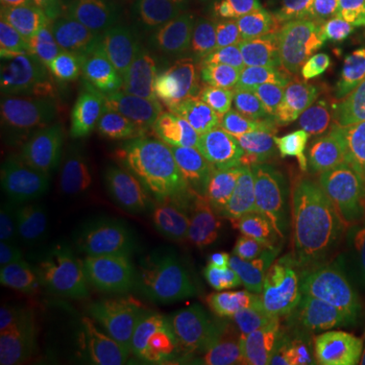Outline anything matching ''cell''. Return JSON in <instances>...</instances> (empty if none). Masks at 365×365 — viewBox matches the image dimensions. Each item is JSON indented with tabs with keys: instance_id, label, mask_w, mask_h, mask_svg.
<instances>
[{
	"instance_id": "484cf974",
	"label": "cell",
	"mask_w": 365,
	"mask_h": 365,
	"mask_svg": "<svg viewBox=\"0 0 365 365\" xmlns=\"http://www.w3.org/2000/svg\"><path fill=\"white\" fill-rule=\"evenodd\" d=\"M2 13H37L49 9H63L66 0H0Z\"/></svg>"
},
{
	"instance_id": "4fadbf2b",
	"label": "cell",
	"mask_w": 365,
	"mask_h": 365,
	"mask_svg": "<svg viewBox=\"0 0 365 365\" xmlns=\"http://www.w3.org/2000/svg\"><path fill=\"white\" fill-rule=\"evenodd\" d=\"M311 189L339 222L365 203V118L351 122L337 138L314 148Z\"/></svg>"
},
{
	"instance_id": "44dd1931",
	"label": "cell",
	"mask_w": 365,
	"mask_h": 365,
	"mask_svg": "<svg viewBox=\"0 0 365 365\" xmlns=\"http://www.w3.org/2000/svg\"><path fill=\"white\" fill-rule=\"evenodd\" d=\"M0 106L2 116L63 106L59 81L9 39L0 41Z\"/></svg>"
},
{
	"instance_id": "5bb4252c",
	"label": "cell",
	"mask_w": 365,
	"mask_h": 365,
	"mask_svg": "<svg viewBox=\"0 0 365 365\" xmlns=\"http://www.w3.org/2000/svg\"><path fill=\"white\" fill-rule=\"evenodd\" d=\"M270 21L294 57H317L364 26L347 0H274Z\"/></svg>"
},
{
	"instance_id": "ba28073f",
	"label": "cell",
	"mask_w": 365,
	"mask_h": 365,
	"mask_svg": "<svg viewBox=\"0 0 365 365\" xmlns=\"http://www.w3.org/2000/svg\"><path fill=\"white\" fill-rule=\"evenodd\" d=\"M209 193L179 167L158 187L143 225L140 268L146 276L179 270L207 225Z\"/></svg>"
},
{
	"instance_id": "8992f818",
	"label": "cell",
	"mask_w": 365,
	"mask_h": 365,
	"mask_svg": "<svg viewBox=\"0 0 365 365\" xmlns=\"http://www.w3.org/2000/svg\"><path fill=\"white\" fill-rule=\"evenodd\" d=\"M170 165L205 189H217L246 175V155L237 148L205 98L203 79L169 112L165 146Z\"/></svg>"
},
{
	"instance_id": "7a4b0ae2",
	"label": "cell",
	"mask_w": 365,
	"mask_h": 365,
	"mask_svg": "<svg viewBox=\"0 0 365 365\" xmlns=\"http://www.w3.org/2000/svg\"><path fill=\"white\" fill-rule=\"evenodd\" d=\"M98 144L66 106L2 116V182L11 191L106 195L110 177Z\"/></svg>"
},
{
	"instance_id": "277c9868",
	"label": "cell",
	"mask_w": 365,
	"mask_h": 365,
	"mask_svg": "<svg viewBox=\"0 0 365 365\" xmlns=\"http://www.w3.org/2000/svg\"><path fill=\"white\" fill-rule=\"evenodd\" d=\"M126 284L124 252L102 250L71 264L45 290L39 313L59 333L100 351L120 327Z\"/></svg>"
},
{
	"instance_id": "9a60e30c",
	"label": "cell",
	"mask_w": 365,
	"mask_h": 365,
	"mask_svg": "<svg viewBox=\"0 0 365 365\" xmlns=\"http://www.w3.org/2000/svg\"><path fill=\"white\" fill-rule=\"evenodd\" d=\"M195 264L203 272L227 280H252L280 274L290 266L260 237L252 235L235 223L213 220L197 240Z\"/></svg>"
},
{
	"instance_id": "d6986e66",
	"label": "cell",
	"mask_w": 365,
	"mask_h": 365,
	"mask_svg": "<svg viewBox=\"0 0 365 365\" xmlns=\"http://www.w3.org/2000/svg\"><path fill=\"white\" fill-rule=\"evenodd\" d=\"M169 112L124 100L98 130L96 138L108 157L118 163H146L165 146Z\"/></svg>"
},
{
	"instance_id": "9c48e42d",
	"label": "cell",
	"mask_w": 365,
	"mask_h": 365,
	"mask_svg": "<svg viewBox=\"0 0 365 365\" xmlns=\"http://www.w3.org/2000/svg\"><path fill=\"white\" fill-rule=\"evenodd\" d=\"M203 91L237 148L248 157L280 98V88L256 55L225 51L203 71Z\"/></svg>"
},
{
	"instance_id": "7c38bea8",
	"label": "cell",
	"mask_w": 365,
	"mask_h": 365,
	"mask_svg": "<svg viewBox=\"0 0 365 365\" xmlns=\"http://www.w3.org/2000/svg\"><path fill=\"white\" fill-rule=\"evenodd\" d=\"M2 39L14 43L55 81H61L102 41L69 6L37 13H2Z\"/></svg>"
},
{
	"instance_id": "5b68a950",
	"label": "cell",
	"mask_w": 365,
	"mask_h": 365,
	"mask_svg": "<svg viewBox=\"0 0 365 365\" xmlns=\"http://www.w3.org/2000/svg\"><path fill=\"white\" fill-rule=\"evenodd\" d=\"M207 193L209 217L244 227L288 262L304 256L327 223L317 199L276 193L248 181L207 189Z\"/></svg>"
},
{
	"instance_id": "603a6c76",
	"label": "cell",
	"mask_w": 365,
	"mask_h": 365,
	"mask_svg": "<svg viewBox=\"0 0 365 365\" xmlns=\"http://www.w3.org/2000/svg\"><path fill=\"white\" fill-rule=\"evenodd\" d=\"M209 365H282L260 341L234 331H217L209 343Z\"/></svg>"
},
{
	"instance_id": "7402d4cb",
	"label": "cell",
	"mask_w": 365,
	"mask_h": 365,
	"mask_svg": "<svg viewBox=\"0 0 365 365\" xmlns=\"http://www.w3.org/2000/svg\"><path fill=\"white\" fill-rule=\"evenodd\" d=\"M63 106L93 134L102 128L118 106L124 102L102 59V47L86 53L59 81Z\"/></svg>"
},
{
	"instance_id": "cb8c5ba5",
	"label": "cell",
	"mask_w": 365,
	"mask_h": 365,
	"mask_svg": "<svg viewBox=\"0 0 365 365\" xmlns=\"http://www.w3.org/2000/svg\"><path fill=\"white\" fill-rule=\"evenodd\" d=\"M66 2L73 13H78L91 26V31L102 43L120 35L126 19L122 0H66Z\"/></svg>"
},
{
	"instance_id": "6da1fadb",
	"label": "cell",
	"mask_w": 365,
	"mask_h": 365,
	"mask_svg": "<svg viewBox=\"0 0 365 365\" xmlns=\"http://www.w3.org/2000/svg\"><path fill=\"white\" fill-rule=\"evenodd\" d=\"M244 317L282 365H365V347L343 297L323 280L268 276L246 294Z\"/></svg>"
},
{
	"instance_id": "2e32d148",
	"label": "cell",
	"mask_w": 365,
	"mask_h": 365,
	"mask_svg": "<svg viewBox=\"0 0 365 365\" xmlns=\"http://www.w3.org/2000/svg\"><path fill=\"white\" fill-rule=\"evenodd\" d=\"M2 365H100V351L59 333L39 311H21L2 331Z\"/></svg>"
},
{
	"instance_id": "8fae6325",
	"label": "cell",
	"mask_w": 365,
	"mask_h": 365,
	"mask_svg": "<svg viewBox=\"0 0 365 365\" xmlns=\"http://www.w3.org/2000/svg\"><path fill=\"white\" fill-rule=\"evenodd\" d=\"M134 29L193 66L213 61L235 39L232 16L211 0H146Z\"/></svg>"
},
{
	"instance_id": "ffe728a7",
	"label": "cell",
	"mask_w": 365,
	"mask_h": 365,
	"mask_svg": "<svg viewBox=\"0 0 365 365\" xmlns=\"http://www.w3.org/2000/svg\"><path fill=\"white\" fill-rule=\"evenodd\" d=\"M319 280L339 292H365V235L345 223H325L304 252Z\"/></svg>"
},
{
	"instance_id": "83f0119b",
	"label": "cell",
	"mask_w": 365,
	"mask_h": 365,
	"mask_svg": "<svg viewBox=\"0 0 365 365\" xmlns=\"http://www.w3.org/2000/svg\"><path fill=\"white\" fill-rule=\"evenodd\" d=\"M347 2H349L351 6H355V9H359V11L365 6V0H347Z\"/></svg>"
},
{
	"instance_id": "ac0fdd59",
	"label": "cell",
	"mask_w": 365,
	"mask_h": 365,
	"mask_svg": "<svg viewBox=\"0 0 365 365\" xmlns=\"http://www.w3.org/2000/svg\"><path fill=\"white\" fill-rule=\"evenodd\" d=\"M181 339L169 309L157 294L136 299L122 333L118 365H182Z\"/></svg>"
},
{
	"instance_id": "4316f807",
	"label": "cell",
	"mask_w": 365,
	"mask_h": 365,
	"mask_svg": "<svg viewBox=\"0 0 365 365\" xmlns=\"http://www.w3.org/2000/svg\"><path fill=\"white\" fill-rule=\"evenodd\" d=\"M341 223H345V225H349V227H353V230H357L359 234L365 235V203L361 205V207L357 209V211H353L351 215H349L345 222H341Z\"/></svg>"
},
{
	"instance_id": "3957f363",
	"label": "cell",
	"mask_w": 365,
	"mask_h": 365,
	"mask_svg": "<svg viewBox=\"0 0 365 365\" xmlns=\"http://www.w3.org/2000/svg\"><path fill=\"white\" fill-rule=\"evenodd\" d=\"M2 240L26 262L66 260L98 248L112 232L106 195L13 191L2 199Z\"/></svg>"
},
{
	"instance_id": "52a82bcc",
	"label": "cell",
	"mask_w": 365,
	"mask_h": 365,
	"mask_svg": "<svg viewBox=\"0 0 365 365\" xmlns=\"http://www.w3.org/2000/svg\"><path fill=\"white\" fill-rule=\"evenodd\" d=\"M104 66L124 100L175 110L203 79L201 67L140 33L116 35L102 47Z\"/></svg>"
},
{
	"instance_id": "d4e9b609",
	"label": "cell",
	"mask_w": 365,
	"mask_h": 365,
	"mask_svg": "<svg viewBox=\"0 0 365 365\" xmlns=\"http://www.w3.org/2000/svg\"><path fill=\"white\" fill-rule=\"evenodd\" d=\"M353 327L365 347V292H341Z\"/></svg>"
},
{
	"instance_id": "e0dca14e",
	"label": "cell",
	"mask_w": 365,
	"mask_h": 365,
	"mask_svg": "<svg viewBox=\"0 0 365 365\" xmlns=\"http://www.w3.org/2000/svg\"><path fill=\"white\" fill-rule=\"evenodd\" d=\"M302 83L319 102L337 110L365 108V26L317 55Z\"/></svg>"
},
{
	"instance_id": "30bf717a",
	"label": "cell",
	"mask_w": 365,
	"mask_h": 365,
	"mask_svg": "<svg viewBox=\"0 0 365 365\" xmlns=\"http://www.w3.org/2000/svg\"><path fill=\"white\" fill-rule=\"evenodd\" d=\"M313 128L307 114L280 93L272 114L246 157L244 181L299 199H314L311 189Z\"/></svg>"
}]
</instances>
